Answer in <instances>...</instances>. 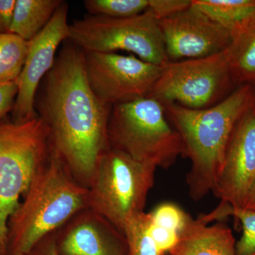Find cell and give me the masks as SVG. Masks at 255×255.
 Returning a JSON list of instances; mask_svg holds the SVG:
<instances>
[{
    "mask_svg": "<svg viewBox=\"0 0 255 255\" xmlns=\"http://www.w3.org/2000/svg\"><path fill=\"white\" fill-rule=\"evenodd\" d=\"M150 213H141L130 220L124 235L127 240L128 255H164L151 237Z\"/></svg>",
    "mask_w": 255,
    "mask_h": 255,
    "instance_id": "obj_18",
    "label": "cell"
},
{
    "mask_svg": "<svg viewBox=\"0 0 255 255\" xmlns=\"http://www.w3.org/2000/svg\"><path fill=\"white\" fill-rule=\"evenodd\" d=\"M243 209L254 210L255 211V182L250 191L249 195L247 199L246 205Z\"/></svg>",
    "mask_w": 255,
    "mask_h": 255,
    "instance_id": "obj_28",
    "label": "cell"
},
{
    "mask_svg": "<svg viewBox=\"0 0 255 255\" xmlns=\"http://www.w3.org/2000/svg\"><path fill=\"white\" fill-rule=\"evenodd\" d=\"M229 216L237 219L243 228L241 239L236 243V255H255V211L231 207Z\"/></svg>",
    "mask_w": 255,
    "mask_h": 255,
    "instance_id": "obj_21",
    "label": "cell"
},
{
    "mask_svg": "<svg viewBox=\"0 0 255 255\" xmlns=\"http://www.w3.org/2000/svg\"><path fill=\"white\" fill-rule=\"evenodd\" d=\"M68 5L63 1L46 27L28 41L26 62L17 81L18 92L12 120L24 122L38 117L35 111L37 90L53 68L55 53L62 42L68 40Z\"/></svg>",
    "mask_w": 255,
    "mask_h": 255,
    "instance_id": "obj_11",
    "label": "cell"
},
{
    "mask_svg": "<svg viewBox=\"0 0 255 255\" xmlns=\"http://www.w3.org/2000/svg\"><path fill=\"white\" fill-rule=\"evenodd\" d=\"M150 233L159 251L162 253L166 252L169 253L176 246L179 239V233L177 231L160 227L152 223V221L150 226Z\"/></svg>",
    "mask_w": 255,
    "mask_h": 255,
    "instance_id": "obj_24",
    "label": "cell"
},
{
    "mask_svg": "<svg viewBox=\"0 0 255 255\" xmlns=\"http://www.w3.org/2000/svg\"><path fill=\"white\" fill-rule=\"evenodd\" d=\"M44 78L38 116L49 132L52 149L88 188L99 159L110 147L107 127L112 106L92 91L84 51L70 41Z\"/></svg>",
    "mask_w": 255,
    "mask_h": 255,
    "instance_id": "obj_1",
    "label": "cell"
},
{
    "mask_svg": "<svg viewBox=\"0 0 255 255\" xmlns=\"http://www.w3.org/2000/svg\"><path fill=\"white\" fill-rule=\"evenodd\" d=\"M55 233L60 255H128L123 233L92 210H82Z\"/></svg>",
    "mask_w": 255,
    "mask_h": 255,
    "instance_id": "obj_13",
    "label": "cell"
},
{
    "mask_svg": "<svg viewBox=\"0 0 255 255\" xmlns=\"http://www.w3.org/2000/svg\"><path fill=\"white\" fill-rule=\"evenodd\" d=\"M87 196L88 189L73 177L51 149L49 158L33 178L23 202L10 217L7 253L29 255L42 240L87 209Z\"/></svg>",
    "mask_w": 255,
    "mask_h": 255,
    "instance_id": "obj_3",
    "label": "cell"
},
{
    "mask_svg": "<svg viewBox=\"0 0 255 255\" xmlns=\"http://www.w3.org/2000/svg\"><path fill=\"white\" fill-rule=\"evenodd\" d=\"M233 81L237 86H255V34L231 60Z\"/></svg>",
    "mask_w": 255,
    "mask_h": 255,
    "instance_id": "obj_20",
    "label": "cell"
},
{
    "mask_svg": "<svg viewBox=\"0 0 255 255\" xmlns=\"http://www.w3.org/2000/svg\"><path fill=\"white\" fill-rule=\"evenodd\" d=\"M16 0H0V33H9Z\"/></svg>",
    "mask_w": 255,
    "mask_h": 255,
    "instance_id": "obj_26",
    "label": "cell"
},
{
    "mask_svg": "<svg viewBox=\"0 0 255 255\" xmlns=\"http://www.w3.org/2000/svg\"><path fill=\"white\" fill-rule=\"evenodd\" d=\"M61 0H16L10 33L30 41L49 23Z\"/></svg>",
    "mask_w": 255,
    "mask_h": 255,
    "instance_id": "obj_16",
    "label": "cell"
},
{
    "mask_svg": "<svg viewBox=\"0 0 255 255\" xmlns=\"http://www.w3.org/2000/svg\"><path fill=\"white\" fill-rule=\"evenodd\" d=\"M69 41L85 52L124 50L143 61L168 63L158 19L150 10L127 18L87 16L69 25Z\"/></svg>",
    "mask_w": 255,
    "mask_h": 255,
    "instance_id": "obj_7",
    "label": "cell"
},
{
    "mask_svg": "<svg viewBox=\"0 0 255 255\" xmlns=\"http://www.w3.org/2000/svg\"><path fill=\"white\" fill-rule=\"evenodd\" d=\"M255 103V86L251 85L238 86L224 100L202 110L162 103L191 162L187 182L191 199L200 200L214 190L233 128Z\"/></svg>",
    "mask_w": 255,
    "mask_h": 255,
    "instance_id": "obj_2",
    "label": "cell"
},
{
    "mask_svg": "<svg viewBox=\"0 0 255 255\" xmlns=\"http://www.w3.org/2000/svg\"><path fill=\"white\" fill-rule=\"evenodd\" d=\"M238 86L233 81L226 50L205 58L171 62L162 71L149 97L191 110L219 103Z\"/></svg>",
    "mask_w": 255,
    "mask_h": 255,
    "instance_id": "obj_8",
    "label": "cell"
},
{
    "mask_svg": "<svg viewBox=\"0 0 255 255\" xmlns=\"http://www.w3.org/2000/svg\"><path fill=\"white\" fill-rule=\"evenodd\" d=\"M191 4V0H150L149 10L159 21L187 9Z\"/></svg>",
    "mask_w": 255,
    "mask_h": 255,
    "instance_id": "obj_23",
    "label": "cell"
},
{
    "mask_svg": "<svg viewBox=\"0 0 255 255\" xmlns=\"http://www.w3.org/2000/svg\"><path fill=\"white\" fill-rule=\"evenodd\" d=\"M107 135L111 147L156 168H167L184 155L180 135L152 97L112 106Z\"/></svg>",
    "mask_w": 255,
    "mask_h": 255,
    "instance_id": "obj_5",
    "label": "cell"
},
{
    "mask_svg": "<svg viewBox=\"0 0 255 255\" xmlns=\"http://www.w3.org/2000/svg\"><path fill=\"white\" fill-rule=\"evenodd\" d=\"M255 182V103L238 119L212 192L222 204L243 209Z\"/></svg>",
    "mask_w": 255,
    "mask_h": 255,
    "instance_id": "obj_12",
    "label": "cell"
},
{
    "mask_svg": "<svg viewBox=\"0 0 255 255\" xmlns=\"http://www.w3.org/2000/svg\"><path fill=\"white\" fill-rule=\"evenodd\" d=\"M84 4L92 16L127 18L148 10L150 0H86Z\"/></svg>",
    "mask_w": 255,
    "mask_h": 255,
    "instance_id": "obj_19",
    "label": "cell"
},
{
    "mask_svg": "<svg viewBox=\"0 0 255 255\" xmlns=\"http://www.w3.org/2000/svg\"><path fill=\"white\" fill-rule=\"evenodd\" d=\"M23 255V254H13V253H6V255Z\"/></svg>",
    "mask_w": 255,
    "mask_h": 255,
    "instance_id": "obj_29",
    "label": "cell"
},
{
    "mask_svg": "<svg viewBox=\"0 0 255 255\" xmlns=\"http://www.w3.org/2000/svg\"><path fill=\"white\" fill-rule=\"evenodd\" d=\"M192 3L229 33L230 60L255 34V0H192Z\"/></svg>",
    "mask_w": 255,
    "mask_h": 255,
    "instance_id": "obj_14",
    "label": "cell"
},
{
    "mask_svg": "<svg viewBox=\"0 0 255 255\" xmlns=\"http://www.w3.org/2000/svg\"><path fill=\"white\" fill-rule=\"evenodd\" d=\"M28 42L14 33H0V84L17 82L22 72Z\"/></svg>",
    "mask_w": 255,
    "mask_h": 255,
    "instance_id": "obj_17",
    "label": "cell"
},
{
    "mask_svg": "<svg viewBox=\"0 0 255 255\" xmlns=\"http://www.w3.org/2000/svg\"><path fill=\"white\" fill-rule=\"evenodd\" d=\"M17 92V82L0 84V119L12 112Z\"/></svg>",
    "mask_w": 255,
    "mask_h": 255,
    "instance_id": "obj_25",
    "label": "cell"
},
{
    "mask_svg": "<svg viewBox=\"0 0 255 255\" xmlns=\"http://www.w3.org/2000/svg\"><path fill=\"white\" fill-rule=\"evenodd\" d=\"M150 214L152 223L178 233L184 227L189 215L177 206L169 203L157 206Z\"/></svg>",
    "mask_w": 255,
    "mask_h": 255,
    "instance_id": "obj_22",
    "label": "cell"
},
{
    "mask_svg": "<svg viewBox=\"0 0 255 255\" xmlns=\"http://www.w3.org/2000/svg\"><path fill=\"white\" fill-rule=\"evenodd\" d=\"M55 233L42 240L28 255H60L57 248Z\"/></svg>",
    "mask_w": 255,
    "mask_h": 255,
    "instance_id": "obj_27",
    "label": "cell"
},
{
    "mask_svg": "<svg viewBox=\"0 0 255 255\" xmlns=\"http://www.w3.org/2000/svg\"><path fill=\"white\" fill-rule=\"evenodd\" d=\"M169 61L205 58L229 48L228 32L192 3L189 7L159 20Z\"/></svg>",
    "mask_w": 255,
    "mask_h": 255,
    "instance_id": "obj_10",
    "label": "cell"
},
{
    "mask_svg": "<svg viewBox=\"0 0 255 255\" xmlns=\"http://www.w3.org/2000/svg\"><path fill=\"white\" fill-rule=\"evenodd\" d=\"M49 132L39 117L0 119V255L7 253L8 223L51 152Z\"/></svg>",
    "mask_w": 255,
    "mask_h": 255,
    "instance_id": "obj_4",
    "label": "cell"
},
{
    "mask_svg": "<svg viewBox=\"0 0 255 255\" xmlns=\"http://www.w3.org/2000/svg\"><path fill=\"white\" fill-rule=\"evenodd\" d=\"M87 81L95 95L111 106L148 97L162 66L135 55L85 52Z\"/></svg>",
    "mask_w": 255,
    "mask_h": 255,
    "instance_id": "obj_9",
    "label": "cell"
},
{
    "mask_svg": "<svg viewBox=\"0 0 255 255\" xmlns=\"http://www.w3.org/2000/svg\"><path fill=\"white\" fill-rule=\"evenodd\" d=\"M157 168L110 147L99 159L88 188L87 208L124 233L144 212Z\"/></svg>",
    "mask_w": 255,
    "mask_h": 255,
    "instance_id": "obj_6",
    "label": "cell"
},
{
    "mask_svg": "<svg viewBox=\"0 0 255 255\" xmlns=\"http://www.w3.org/2000/svg\"><path fill=\"white\" fill-rule=\"evenodd\" d=\"M232 230L222 223L208 225L188 215L170 255H236Z\"/></svg>",
    "mask_w": 255,
    "mask_h": 255,
    "instance_id": "obj_15",
    "label": "cell"
}]
</instances>
